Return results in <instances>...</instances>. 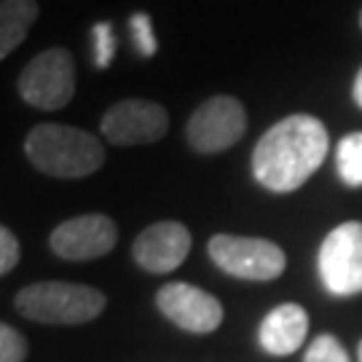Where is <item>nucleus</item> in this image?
<instances>
[{
	"mask_svg": "<svg viewBox=\"0 0 362 362\" xmlns=\"http://www.w3.org/2000/svg\"><path fill=\"white\" fill-rule=\"evenodd\" d=\"M303 362H351L349 351L344 349V344L330 333H322L306 346Z\"/></svg>",
	"mask_w": 362,
	"mask_h": 362,
	"instance_id": "2eb2a0df",
	"label": "nucleus"
},
{
	"mask_svg": "<svg viewBox=\"0 0 362 362\" xmlns=\"http://www.w3.org/2000/svg\"><path fill=\"white\" fill-rule=\"evenodd\" d=\"M330 137L309 113H293L263 132L252 151V175L272 194H293L325 164Z\"/></svg>",
	"mask_w": 362,
	"mask_h": 362,
	"instance_id": "f257e3e1",
	"label": "nucleus"
},
{
	"mask_svg": "<svg viewBox=\"0 0 362 362\" xmlns=\"http://www.w3.org/2000/svg\"><path fill=\"white\" fill-rule=\"evenodd\" d=\"M260 346L274 357H287L309 336V314L300 303H279L260 322Z\"/></svg>",
	"mask_w": 362,
	"mask_h": 362,
	"instance_id": "f8f14e48",
	"label": "nucleus"
},
{
	"mask_svg": "<svg viewBox=\"0 0 362 362\" xmlns=\"http://www.w3.org/2000/svg\"><path fill=\"white\" fill-rule=\"evenodd\" d=\"M40 8L35 0H3L0 3V59H8L38 22Z\"/></svg>",
	"mask_w": 362,
	"mask_h": 362,
	"instance_id": "ddd939ff",
	"label": "nucleus"
},
{
	"mask_svg": "<svg viewBox=\"0 0 362 362\" xmlns=\"http://www.w3.org/2000/svg\"><path fill=\"white\" fill-rule=\"evenodd\" d=\"M27 351L25 336L11 325H0V362H25Z\"/></svg>",
	"mask_w": 362,
	"mask_h": 362,
	"instance_id": "a211bd4d",
	"label": "nucleus"
},
{
	"mask_svg": "<svg viewBox=\"0 0 362 362\" xmlns=\"http://www.w3.org/2000/svg\"><path fill=\"white\" fill-rule=\"evenodd\" d=\"M13 306L30 322L86 325L105 311L107 296L78 282H35L16 293Z\"/></svg>",
	"mask_w": 362,
	"mask_h": 362,
	"instance_id": "7ed1b4c3",
	"label": "nucleus"
},
{
	"mask_svg": "<svg viewBox=\"0 0 362 362\" xmlns=\"http://www.w3.org/2000/svg\"><path fill=\"white\" fill-rule=\"evenodd\" d=\"M129 27H132V38H134V46H137V52L143 54L145 59H151L156 57L158 52V40H156V33H153V22H151V16L148 13H134L129 19Z\"/></svg>",
	"mask_w": 362,
	"mask_h": 362,
	"instance_id": "dca6fc26",
	"label": "nucleus"
},
{
	"mask_svg": "<svg viewBox=\"0 0 362 362\" xmlns=\"http://www.w3.org/2000/svg\"><path fill=\"white\" fill-rule=\"evenodd\" d=\"M156 306L172 325L185 333L207 336L223 322V303L218 298L188 282H169L156 293Z\"/></svg>",
	"mask_w": 362,
	"mask_h": 362,
	"instance_id": "9d476101",
	"label": "nucleus"
},
{
	"mask_svg": "<svg viewBox=\"0 0 362 362\" xmlns=\"http://www.w3.org/2000/svg\"><path fill=\"white\" fill-rule=\"evenodd\" d=\"M360 27H362V11H360Z\"/></svg>",
	"mask_w": 362,
	"mask_h": 362,
	"instance_id": "4be33fe9",
	"label": "nucleus"
},
{
	"mask_svg": "<svg viewBox=\"0 0 362 362\" xmlns=\"http://www.w3.org/2000/svg\"><path fill=\"white\" fill-rule=\"evenodd\" d=\"M25 156L33 167L57 180H83L105 164V145L81 127L35 124L25 137Z\"/></svg>",
	"mask_w": 362,
	"mask_h": 362,
	"instance_id": "f03ea898",
	"label": "nucleus"
},
{
	"mask_svg": "<svg viewBox=\"0 0 362 362\" xmlns=\"http://www.w3.org/2000/svg\"><path fill=\"white\" fill-rule=\"evenodd\" d=\"M338 177L349 188H362V132L344 134L336 145Z\"/></svg>",
	"mask_w": 362,
	"mask_h": 362,
	"instance_id": "4468645a",
	"label": "nucleus"
},
{
	"mask_svg": "<svg viewBox=\"0 0 362 362\" xmlns=\"http://www.w3.org/2000/svg\"><path fill=\"white\" fill-rule=\"evenodd\" d=\"M351 97H354V103L362 107V67L357 70V76H354V83H351Z\"/></svg>",
	"mask_w": 362,
	"mask_h": 362,
	"instance_id": "aec40b11",
	"label": "nucleus"
},
{
	"mask_svg": "<svg viewBox=\"0 0 362 362\" xmlns=\"http://www.w3.org/2000/svg\"><path fill=\"white\" fill-rule=\"evenodd\" d=\"M247 110L231 94H215L196 107L185 124V140L199 156L231 151L245 137Z\"/></svg>",
	"mask_w": 362,
	"mask_h": 362,
	"instance_id": "423d86ee",
	"label": "nucleus"
},
{
	"mask_svg": "<svg viewBox=\"0 0 362 362\" xmlns=\"http://www.w3.org/2000/svg\"><path fill=\"white\" fill-rule=\"evenodd\" d=\"M91 35H94V65L105 70V67L113 62L116 57V35H113V25L110 22H97L91 27Z\"/></svg>",
	"mask_w": 362,
	"mask_h": 362,
	"instance_id": "f3484780",
	"label": "nucleus"
},
{
	"mask_svg": "<svg viewBox=\"0 0 362 362\" xmlns=\"http://www.w3.org/2000/svg\"><path fill=\"white\" fill-rule=\"evenodd\" d=\"M320 279L327 293L351 298L362 293V223L346 220L327 233L317 255Z\"/></svg>",
	"mask_w": 362,
	"mask_h": 362,
	"instance_id": "0eeeda50",
	"label": "nucleus"
},
{
	"mask_svg": "<svg viewBox=\"0 0 362 362\" xmlns=\"http://www.w3.org/2000/svg\"><path fill=\"white\" fill-rule=\"evenodd\" d=\"M19 255H22V247H19L16 233H13L8 226H3V228H0V274H3V276L16 269Z\"/></svg>",
	"mask_w": 362,
	"mask_h": 362,
	"instance_id": "6ab92c4d",
	"label": "nucleus"
},
{
	"mask_svg": "<svg viewBox=\"0 0 362 362\" xmlns=\"http://www.w3.org/2000/svg\"><path fill=\"white\" fill-rule=\"evenodd\" d=\"M103 137L116 148H134V145H153L169 132V113L161 103L129 97L118 100L105 110L100 121Z\"/></svg>",
	"mask_w": 362,
	"mask_h": 362,
	"instance_id": "6e6552de",
	"label": "nucleus"
},
{
	"mask_svg": "<svg viewBox=\"0 0 362 362\" xmlns=\"http://www.w3.org/2000/svg\"><path fill=\"white\" fill-rule=\"evenodd\" d=\"M207 252L220 272L247 282H272L282 276L287 266L285 250L260 236H236V233H215L209 239Z\"/></svg>",
	"mask_w": 362,
	"mask_h": 362,
	"instance_id": "39448f33",
	"label": "nucleus"
},
{
	"mask_svg": "<svg viewBox=\"0 0 362 362\" xmlns=\"http://www.w3.org/2000/svg\"><path fill=\"white\" fill-rule=\"evenodd\" d=\"M357 354H360V362H362V341H360V349H357Z\"/></svg>",
	"mask_w": 362,
	"mask_h": 362,
	"instance_id": "412c9836",
	"label": "nucleus"
},
{
	"mask_svg": "<svg viewBox=\"0 0 362 362\" xmlns=\"http://www.w3.org/2000/svg\"><path fill=\"white\" fill-rule=\"evenodd\" d=\"M16 91L35 110H62L76 97V59L65 46L33 57L16 78Z\"/></svg>",
	"mask_w": 362,
	"mask_h": 362,
	"instance_id": "20e7f679",
	"label": "nucleus"
},
{
	"mask_svg": "<svg viewBox=\"0 0 362 362\" xmlns=\"http://www.w3.org/2000/svg\"><path fill=\"white\" fill-rule=\"evenodd\" d=\"M118 242L116 220L105 212L78 215L59 223L49 236V247L62 260H97L113 252Z\"/></svg>",
	"mask_w": 362,
	"mask_h": 362,
	"instance_id": "1a4fd4ad",
	"label": "nucleus"
},
{
	"mask_svg": "<svg viewBox=\"0 0 362 362\" xmlns=\"http://www.w3.org/2000/svg\"><path fill=\"white\" fill-rule=\"evenodd\" d=\"M191 231L177 220H161L148 226L132 245L134 263L148 274H169L180 269L191 252Z\"/></svg>",
	"mask_w": 362,
	"mask_h": 362,
	"instance_id": "9b49d317",
	"label": "nucleus"
}]
</instances>
